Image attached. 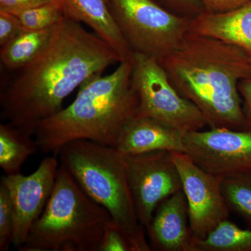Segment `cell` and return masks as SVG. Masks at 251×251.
<instances>
[{
  "label": "cell",
  "mask_w": 251,
  "mask_h": 251,
  "mask_svg": "<svg viewBox=\"0 0 251 251\" xmlns=\"http://www.w3.org/2000/svg\"><path fill=\"white\" fill-rule=\"evenodd\" d=\"M123 60L110 44L65 16L45 49L1 92V117L34 136L37 124L60 111L75 89Z\"/></svg>",
  "instance_id": "1"
},
{
  "label": "cell",
  "mask_w": 251,
  "mask_h": 251,
  "mask_svg": "<svg viewBox=\"0 0 251 251\" xmlns=\"http://www.w3.org/2000/svg\"><path fill=\"white\" fill-rule=\"evenodd\" d=\"M160 63L175 89L201 110L211 128L245 130L239 84L251 77V63L242 49L188 33Z\"/></svg>",
  "instance_id": "2"
},
{
  "label": "cell",
  "mask_w": 251,
  "mask_h": 251,
  "mask_svg": "<svg viewBox=\"0 0 251 251\" xmlns=\"http://www.w3.org/2000/svg\"><path fill=\"white\" fill-rule=\"evenodd\" d=\"M139 99L132 81V57L112 74L96 75L79 89L75 100L36 125L38 150L55 154L61 147L85 140L116 148L126 125L138 115Z\"/></svg>",
  "instance_id": "3"
},
{
  "label": "cell",
  "mask_w": 251,
  "mask_h": 251,
  "mask_svg": "<svg viewBox=\"0 0 251 251\" xmlns=\"http://www.w3.org/2000/svg\"><path fill=\"white\" fill-rule=\"evenodd\" d=\"M54 155L84 191L108 211L132 251H151L137 216L123 153L113 147L78 140L63 145Z\"/></svg>",
  "instance_id": "4"
},
{
  "label": "cell",
  "mask_w": 251,
  "mask_h": 251,
  "mask_svg": "<svg viewBox=\"0 0 251 251\" xmlns=\"http://www.w3.org/2000/svg\"><path fill=\"white\" fill-rule=\"evenodd\" d=\"M112 222L60 163L49 202L18 251H99Z\"/></svg>",
  "instance_id": "5"
},
{
  "label": "cell",
  "mask_w": 251,
  "mask_h": 251,
  "mask_svg": "<svg viewBox=\"0 0 251 251\" xmlns=\"http://www.w3.org/2000/svg\"><path fill=\"white\" fill-rule=\"evenodd\" d=\"M122 34L133 52L161 62L189 32L191 18L154 0H108Z\"/></svg>",
  "instance_id": "6"
},
{
  "label": "cell",
  "mask_w": 251,
  "mask_h": 251,
  "mask_svg": "<svg viewBox=\"0 0 251 251\" xmlns=\"http://www.w3.org/2000/svg\"><path fill=\"white\" fill-rule=\"evenodd\" d=\"M132 81L139 99L137 115L151 117L185 133L208 126L201 110L175 89L157 59L133 52Z\"/></svg>",
  "instance_id": "7"
},
{
  "label": "cell",
  "mask_w": 251,
  "mask_h": 251,
  "mask_svg": "<svg viewBox=\"0 0 251 251\" xmlns=\"http://www.w3.org/2000/svg\"><path fill=\"white\" fill-rule=\"evenodd\" d=\"M125 160L137 216L146 228L158 205L182 189L179 171L171 151L125 155Z\"/></svg>",
  "instance_id": "8"
},
{
  "label": "cell",
  "mask_w": 251,
  "mask_h": 251,
  "mask_svg": "<svg viewBox=\"0 0 251 251\" xmlns=\"http://www.w3.org/2000/svg\"><path fill=\"white\" fill-rule=\"evenodd\" d=\"M184 153L220 178L251 174V132L214 128L185 133Z\"/></svg>",
  "instance_id": "9"
},
{
  "label": "cell",
  "mask_w": 251,
  "mask_h": 251,
  "mask_svg": "<svg viewBox=\"0 0 251 251\" xmlns=\"http://www.w3.org/2000/svg\"><path fill=\"white\" fill-rule=\"evenodd\" d=\"M188 204L190 228L196 239H204L225 220L229 209L221 178L198 166L184 152L171 151Z\"/></svg>",
  "instance_id": "10"
},
{
  "label": "cell",
  "mask_w": 251,
  "mask_h": 251,
  "mask_svg": "<svg viewBox=\"0 0 251 251\" xmlns=\"http://www.w3.org/2000/svg\"><path fill=\"white\" fill-rule=\"evenodd\" d=\"M59 167L58 158L54 155L44 158L30 175L20 173L1 176L14 205L15 249L18 250L24 245L33 226L44 212L53 191Z\"/></svg>",
  "instance_id": "11"
},
{
  "label": "cell",
  "mask_w": 251,
  "mask_h": 251,
  "mask_svg": "<svg viewBox=\"0 0 251 251\" xmlns=\"http://www.w3.org/2000/svg\"><path fill=\"white\" fill-rule=\"evenodd\" d=\"M145 229L151 250L197 251L190 228L187 201L182 189L158 205Z\"/></svg>",
  "instance_id": "12"
},
{
  "label": "cell",
  "mask_w": 251,
  "mask_h": 251,
  "mask_svg": "<svg viewBox=\"0 0 251 251\" xmlns=\"http://www.w3.org/2000/svg\"><path fill=\"white\" fill-rule=\"evenodd\" d=\"M185 133L151 117L136 115L126 125L116 148L125 155L154 151L184 153Z\"/></svg>",
  "instance_id": "13"
},
{
  "label": "cell",
  "mask_w": 251,
  "mask_h": 251,
  "mask_svg": "<svg viewBox=\"0 0 251 251\" xmlns=\"http://www.w3.org/2000/svg\"><path fill=\"white\" fill-rule=\"evenodd\" d=\"M188 33L237 46L247 54L251 63V0L226 12L204 11L191 20Z\"/></svg>",
  "instance_id": "14"
},
{
  "label": "cell",
  "mask_w": 251,
  "mask_h": 251,
  "mask_svg": "<svg viewBox=\"0 0 251 251\" xmlns=\"http://www.w3.org/2000/svg\"><path fill=\"white\" fill-rule=\"evenodd\" d=\"M57 1L66 17L85 23L94 34L116 50L125 60L131 58L133 50L117 25L108 0Z\"/></svg>",
  "instance_id": "15"
},
{
  "label": "cell",
  "mask_w": 251,
  "mask_h": 251,
  "mask_svg": "<svg viewBox=\"0 0 251 251\" xmlns=\"http://www.w3.org/2000/svg\"><path fill=\"white\" fill-rule=\"evenodd\" d=\"M54 27L42 30H24L12 41L1 46V64L9 70L14 71H19L27 66L45 49L52 37Z\"/></svg>",
  "instance_id": "16"
},
{
  "label": "cell",
  "mask_w": 251,
  "mask_h": 251,
  "mask_svg": "<svg viewBox=\"0 0 251 251\" xmlns=\"http://www.w3.org/2000/svg\"><path fill=\"white\" fill-rule=\"evenodd\" d=\"M33 137L11 124L0 125V167L5 174L21 173L23 163L39 150Z\"/></svg>",
  "instance_id": "17"
},
{
  "label": "cell",
  "mask_w": 251,
  "mask_h": 251,
  "mask_svg": "<svg viewBox=\"0 0 251 251\" xmlns=\"http://www.w3.org/2000/svg\"><path fill=\"white\" fill-rule=\"evenodd\" d=\"M197 251H251V228L225 220L204 239H196Z\"/></svg>",
  "instance_id": "18"
},
{
  "label": "cell",
  "mask_w": 251,
  "mask_h": 251,
  "mask_svg": "<svg viewBox=\"0 0 251 251\" xmlns=\"http://www.w3.org/2000/svg\"><path fill=\"white\" fill-rule=\"evenodd\" d=\"M221 189L228 206L251 228V174L221 178Z\"/></svg>",
  "instance_id": "19"
},
{
  "label": "cell",
  "mask_w": 251,
  "mask_h": 251,
  "mask_svg": "<svg viewBox=\"0 0 251 251\" xmlns=\"http://www.w3.org/2000/svg\"><path fill=\"white\" fill-rule=\"evenodd\" d=\"M21 21L25 30H42L54 27L65 16L58 1H53L14 14Z\"/></svg>",
  "instance_id": "20"
},
{
  "label": "cell",
  "mask_w": 251,
  "mask_h": 251,
  "mask_svg": "<svg viewBox=\"0 0 251 251\" xmlns=\"http://www.w3.org/2000/svg\"><path fill=\"white\" fill-rule=\"evenodd\" d=\"M14 209L7 188L0 182V251H7L13 245Z\"/></svg>",
  "instance_id": "21"
},
{
  "label": "cell",
  "mask_w": 251,
  "mask_h": 251,
  "mask_svg": "<svg viewBox=\"0 0 251 251\" xmlns=\"http://www.w3.org/2000/svg\"><path fill=\"white\" fill-rule=\"evenodd\" d=\"M99 251H133L128 238L112 221L105 230Z\"/></svg>",
  "instance_id": "22"
},
{
  "label": "cell",
  "mask_w": 251,
  "mask_h": 251,
  "mask_svg": "<svg viewBox=\"0 0 251 251\" xmlns=\"http://www.w3.org/2000/svg\"><path fill=\"white\" fill-rule=\"evenodd\" d=\"M25 29L17 16L0 11V46L12 41Z\"/></svg>",
  "instance_id": "23"
},
{
  "label": "cell",
  "mask_w": 251,
  "mask_h": 251,
  "mask_svg": "<svg viewBox=\"0 0 251 251\" xmlns=\"http://www.w3.org/2000/svg\"><path fill=\"white\" fill-rule=\"evenodd\" d=\"M160 4L175 14L193 19L204 12L200 0H158Z\"/></svg>",
  "instance_id": "24"
},
{
  "label": "cell",
  "mask_w": 251,
  "mask_h": 251,
  "mask_svg": "<svg viewBox=\"0 0 251 251\" xmlns=\"http://www.w3.org/2000/svg\"><path fill=\"white\" fill-rule=\"evenodd\" d=\"M54 1L56 0H0V11L15 14Z\"/></svg>",
  "instance_id": "25"
},
{
  "label": "cell",
  "mask_w": 251,
  "mask_h": 251,
  "mask_svg": "<svg viewBox=\"0 0 251 251\" xmlns=\"http://www.w3.org/2000/svg\"><path fill=\"white\" fill-rule=\"evenodd\" d=\"M204 11L209 13H223L237 9L249 0H200Z\"/></svg>",
  "instance_id": "26"
},
{
  "label": "cell",
  "mask_w": 251,
  "mask_h": 251,
  "mask_svg": "<svg viewBox=\"0 0 251 251\" xmlns=\"http://www.w3.org/2000/svg\"><path fill=\"white\" fill-rule=\"evenodd\" d=\"M239 90L242 99L245 130L251 132V77L240 81Z\"/></svg>",
  "instance_id": "27"
}]
</instances>
